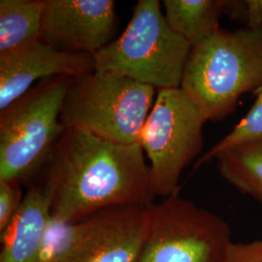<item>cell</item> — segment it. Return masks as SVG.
I'll use <instances>...</instances> for the list:
<instances>
[{
	"mask_svg": "<svg viewBox=\"0 0 262 262\" xmlns=\"http://www.w3.org/2000/svg\"><path fill=\"white\" fill-rule=\"evenodd\" d=\"M232 243L223 217L174 194L149 206L136 262H224Z\"/></svg>",
	"mask_w": 262,
	"mask_h": 262,
	"instance_id": "6",
	"label": "cell"
},
{
	"mask_svg": "<svg viewBox=\"0 0 262 262\" xmlns=\"http://www.w3.org/2000/svg\"><path fill=\"white\" fill-rule=\"evenodd\" d=\"M20 184L0 181V233L8 226L24 201Z\"/></svg>",
	"mask_w": 262,
	"mask_h": 262,
	"instance_id": "18",
	"label": "cell"
},
{
	"mask_svg": "<svg viewBox=\"0 0 262 262\" xmlns=\"http://www.w3.org/2000/svg\"><path fill=\"white\" fill-rule=\"evenodd\" d=\"M148 221L149 206L110 207L89 215L64 262H136Z\"/></svg>",
	"mask_w": 262,
	"mask_h": 262,
	"instance_id": "9",
	"label": "cell"
},
{
	"mask_svg": "<svg viewBox=\"0 0 262 262\" xmlns=\"http://www.w3.org/2000/svg\"><path fill=\"white\" fill-rule=\"evenodd\" d=\"M94 71L90 54L58 51L42 40L0 54V111L27 94L37 81L68 76L78 78Z\"/></svg>",
	"mask_w": 262,
	"mask_h": 262,
	"instance_id": "10",
	"label": "cell"
},
{
	"mask_svg": "<svg viewBox=\"0 0 262 262\" xmlns=\"http://www.w3.org/2000/svg\"><path fill=\"white\" fill-rule=\"evenodd\" d=\"M155 90L130 78L94 70L74 78L66 93L60 122L120 144H140L154 106Z\"/></svg>",
	"mask_w": 262,
	"mask_h": 262,
	"instance_id": "5",
	"label": "cell"
},
{
	"mask_svg": "<svg viewBox=\"0 0 262 262\" xmlns=\"http://www.w3.org/2000/svg\"><path fill=\"white\" fill-rule=\"evenodd\" d=\"M81 232V221L66 223L52 216L35 262L66 261L78 243Z\"/></svg>",
	"mask_w": 262,
	"mask_h": 262,
	"instance_id": "15",
	"label": "cell"
},
{
	"mask_svg": "<svg viewBox=\"0 0 262 262\" xmlns=\"http://www.w3.org/2000/svg\"><path fill=\"white\" fill-rule=\"evenodd\" d=\"M51 215L77 223L114 206H150L155 194L140 144L66 128L41 174Z\"/></svg>",
	"mask_w": 262,
	"mask_h": 262,
	"instance_id": "1",
	"label": "cell"
},
{
	"mask_svg": "<svg viewBox=\"0 0 262 262\" xmlns=\"http://www.w3.org/2000/svg\"><path fill=\"white\" fill-rule=\"evenodd\" d=\"M224 262H262V238L230 245Z\"/></svg>",
	"mask_w": 262,
	"mask_h": 262,
	"instance_id": "19",
	"label": "cell"
},
{
	"mask_svg": "<svg viewBox=\"0 0 262 262\" xmlns=\"http://www.w3.org/2000/svg\"><path fill=\"white\" fill-rule=\"evenodd\" d=\"M73 79H44L0 111V181L30 187L41 177L66 129L60 113Z\"/></svg>",
	"mask_w": 262,
	"mask_h": 262,
	"instance_id": "3",
	"label": "cell"
},
{
	"mask_svg": "<svg viewBox=\"0 0 262 262\" xmlns=\"http://www.w3.org/2000/svg\"><path fill=\"white\" fill-rule=\"evenodd\" d=\"M225 16L243 28H260L262 0H225Z\"/></svg>",
	"mask_w": 262,
	"mask_h": 262,
	"instance_id": "17",
	"label": "cell"
},
{
	"mask_svg": "<svg viewBox=\"0 0 262 262\" xmlns=\"http://www.w3.org/2000/svg\"><path fill=\"white\" fill-rule=\"evenodd\" d=\"M262 88V27L234 31L220 28L192 46L181 89L206 122L234 113L240 97Z\"/></svg>",
	"mask_w": 262,
	"mask_h": 262,
	"instance_id": "2",
	"label": "cell"
},
{
	"mask_svg": "<svg viewBox=\"0 0 262 262\" xmlns=\"http://www.w3.org/2000/svg\"><path fill=\"white\" fill-rule=\"evenodd\" d=\"M51 215V202L39 185L28 187L19 211L0 233V262H35Z\"/></svg>",
	"mask_w": 262,
	"mask_h": 262,
	"instance_id": "11",
	"label": "cell"
},
{
	"mask_svg": "<svg viewBox=\"0 0 262 262\" xmlns=\"http://www.w3.org/2000/svg\"><path fill=\"white\" fill-rule=\"evenodd\" d=\"M163 7L169 27L192 47L222 28L225 0H164Z\"/></svg>",
	"mask_w": 262,
	"mask_h": 262,
	"instance_id": "12",
	"label": "cell"
},
{
	"mask_svg": "<svg viewBox=\"0 0 262 262\" xmlns=\"http://www.w3.org/2000/svg\"><path fill=\"white\" fill-rule=\"evenodd\" d=\"M44 0L0 1V54L39 40Z\"/></svg>",
	"mask_w": 262,
	"mask_h": 262,
	"instance_id": "14",
	"label": "cell"
},
{
	"mask_svg": "<svg viewBox=\"0 0 262 262\" xmlns=\"http://www.w3.org/2000/svg\"><path fill=\"white\" fill-rule=\"evenodd\" d=\"M117 30L113 0H44L41 37L58 51L94 55Z\"/></svg>",
	"mask_w": 262,
	"mask_h": 262,
	"instance_id": "8",
	"label": "cell"
},
{
	"mask_svg": "<svg viewBox=\"0 0 262 262\" xmlns=\"http://www.w3.org/2000/svg\"><path fill=\"white\" fill-rule=\"evenodd\" d=\"M205 122L196 104L181 88L159 91L140 138L150 160L155 196L179 194L182 172L203 149Z\"/></svg>",
	"mask_w": 262,
	"mask_h": 262,
	"instance_id": "7",
	"label": "cell"
},
{
	"mask_svg": "<svg viewBox=\"0 0 262 262\" xmlns=\"http://www.w3.org/2000/svg\"><path fill=\"white\" fill-rule=\"evenodd\" d=\"M215 160L221 176L228 184L262 204V137L240 143Z\"/></svg>",
	"mask_w": 262,
	"mask_h": 262,
	"instance_id": "13",
	"label": "cell"
},
{
	"mask_svg": "<svg viewBox=\"0 0 262 262\" xmlns=\"http://www.w3.org/2000/svg\"><path fill=\"white\" fill-rule=\"evenodd\" d=\"M262 137V88L250 111L237 123L227 135L219 141L202 157L197 159L194 167L198 168L236 145L246 141L253 140Z\"/></svg>",
	"mask_w": 262,
	"mask_h": 262,
	"instance_id": "16",
	"label": "cell"
},
{
	"mask_svg": "<svg viewBox=\"0 0 262 262\" xmlns=\"http://www.w3.org/2000/svg\"><path fill=\"white\" fill-rule=\"evenodd\" d=\"M191 45L169 27L159 0L137 1L122 35L94 54V70L154 89L181 88Z\"/></svg>",
	"mask_w": 262,
	"mask_h": 262,
	"instance_id": "4",
	"label": "cell"
}]
</instances>
